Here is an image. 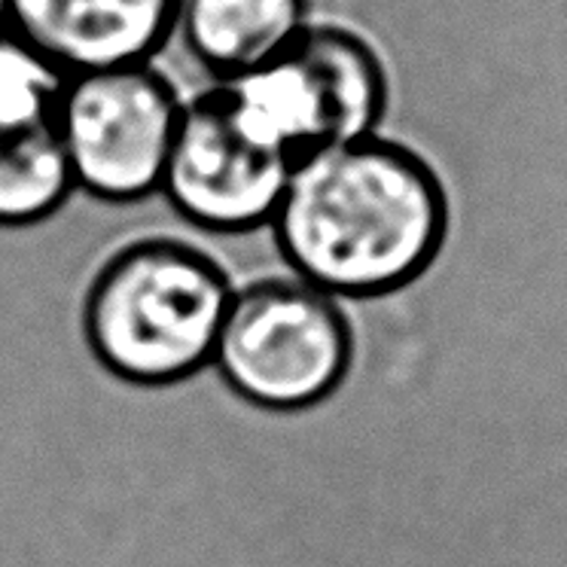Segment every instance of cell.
Listing matches in <instances>:
<instances>
[{
  "label": "cell",
  "instance_id": "6",
  "mask_svg": "<svg viewBox=\"0 0 567 567\" xmlns=\"http://www.w3.org/2000/svg\"><path fill=\"white\" fill-rule=\"evenodd\" d=\"M293 168V162L235 123L214 86L186 101L162 193L198 229L254 233L271 223Z\"/></svg>",
  "mask_w": 567,
  "mask_h": 567
},
{
  "label": "cell",
  "instance_id": "5",
  "mask_svg": "<svg viewBox=\"0 0 567 567\" xmlns=\"http://www.w3.org/2000/svg\"><path fill=\"white\" fill-rule=\"evenodd\" d=\"M186 101L153 64L68 80L59 107L76 189L111 205L159 193Z\"/></svg>",
  "mask_w": 567,
  "mask_h": 567
},
{
  "label": "cell",
  "instance_id": "8",
  "mask_svg": "<svg viewBox=\"0 0 567 567\" xmlns=\"http://www.w3.org/2000/svg\"><path fill=\"white\" fill-rule=\"evenodd\" d=\"M181 0H0V22L68 76L153 64Z\"/></svg>",
  "mask_w": 567,
  "mask_h": 567
},
{
  "label": "cell",
  "instance_id": "4",
  "mask_svg": "<svg viewBox=\"0 0 567 567\" xmlns=\"http://www.w3.org/2000/svg\"><path fill=\"white\" fill-rule=\"evenodd\" d=\"M354 330L339 299L297 275L235 290L214 367L223 384L266 412H306L346 384Z\"/></svg>",
  "mask_w": 567,
  "mask_h": 567
},
{
  "label": "cell",
  "instance_id": "2",
  "mask_svg": "<svg viewBox=\"0 0 567 567\" xmlns=\"http://www.w3.org/2000/svg\"><path fill=\"white\" fill-rule=\"evenodd\" d=\"M233 297V278L208 250L168 235L137 238L89 284L83 333L111 375L165 388L214 363Z\"/></svg>",
  "mask_w": 567,
  "mask_h": 567
},
{
  "label": "cell",
  "instance_id": "9",
  "mask_svg": "<svg viewBox=\"0 0 567 567\" xmlns=\"http://www.w3.org/2000/svg\"><path fill=\"white\" fill-rule=\"evenodd\" d=\"M309 0H181L177 34L217 83L254 71L309 28Z\"/></svg>",
  "mask_w": 567,
  "mask_h": 567
},
{
  "label": "cell",
  "instance_id": "1",
  "mask_svg": "<svg viewBox=\"0 0 567 567\" xmlns=\"http://www.w3.org/2000/svg\"><path fill=\"white\" fill-rule=\"evenodd\" d=\"M269 226L297 278L339 302L382 299L440 257L449 198L419 153L370 135L299 162Z\"/></svg>",
  "mask_w": 567,
  "mask_h": 567
},
{
  "label": "cell",
  "instance_id": "7",
  "mask_svg": "<svg viewBox=\"0 0 567 567\" xmlns=\"http://www.w3.org/2000/svg\"><path fill=\"white\" fill-rule=\"evenodd\" d=\"M68 76L0 43V229L50 220L76 189L59 107Z\"/></svg>",
  "mask_w": 567,
  "mask_h": 567
},
{
  "label": "cell",
  "instance_id": "3",
  "mask_svg": "<svg viewBox=\"0 0 567 567\" xmlns=\"http://www.w3.org/2000/svg\"><path fill=\"white\" fill-rule=\"evenodd\" d=\"M217 89L235 123L293 165L370 137L384 111L375 52L333 25H309L290 50Z\"/></svg>",
  "mask_w": 567,
  "mask_h": 567
}]
</instances>
